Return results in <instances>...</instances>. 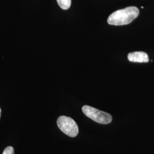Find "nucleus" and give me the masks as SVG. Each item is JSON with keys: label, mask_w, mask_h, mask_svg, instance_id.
Segmentation results:
<instances>
[{"label": "nucleus", "mask_w": 154, "mask_h": 154, "mask_svg": "<svg viewBox=\"0 0 154 154\" xmlns=\"http://www.w3.org/2000/svg\"><path fill=\"white\" fill-rule=\"evenodd\" d=\"M141 8H142V9H143V8H144V7H143V6H141Z\"/></svg>", "instance_id": "7"}, {"label": "nucleus", "mask_w": 154, "mask_h": 154, "mask_svg": "<svg viewBox=\"0 0 154 154\" xmlns=\"http://www.w3.org/2000/svg\"><path fill=\"white\" fill-rule=\"evenodd\" d=\"M58 5L63 10L69 9L72 4V0H57Z\"/></svg>", "instance_id": "5"}, {"label": "nucleus", "mask_w": 154, "mask_h": 154, "mask_svg": "<svg viewBox=\"0 0 154 154\" xmlns=\"http://www.w3.org/2000/svg\"><path fill=\"white\" fill-rule=\"evenodd\" d=\"M0 115H1V109H0Z\"/></svg>", "instance_id": "8"}, {"label": "nucleus", "mask_w": 154, "mask_h": 154, "mask_svg": "<svg viewBox=\"0 0 154 154\" xmlns=\"http://www.w3.org/2000/svg\"><path fill=\"white\" fill-rule=\"evenodd\" d=\"M128 60L132 62L147 63L149 61V55L143 51H134L128 54Z\"/></svg>", "instance_id": "4"}, {"label": "nucleus", "mask_w": 154, "mask_h": 154, "mask_svg": "<svg viewBox=\"0 0 154 154\" xmlns=\"http://www.w3.org/2000/svg\"><path fill=\"white\" fill-rule=\"evenodd\" d=\"M57 123L61 131L70 137H75L79 132L76 122L70 117L61 116L58 118Z\"/></svg>", "instance_id": "3"}, {"label": "nucleus", "mask_w": 154, "mask_h": 154, "mask_svg": "<svg viewBox=\"0 0 154 154\" xmlns=\"http://www.w3.org/2000/svg\"><path fill=\"white\" fill-rule=\"evenodd\" d=\"M2 154H14V150L13 147L11 146L7 147L4 150Z\"/></svg>", "instance_id": "6"}, {"label": "nucleus", "mask_w": 154, "mask_h": 154, "mask_svg": "<svg viewBox=\"0 0 154 154\" xmlns=\"http://www.w3.org/2000/svg\"><path fill=\"white\" fill-rule=\"evenodd\" d=\"M82 110L85 116L98 123L106 125L112 121V116L109 113L98 110L93 107L85 105L83 106Z\"/></svg>", "instance_id": "2"}, {"label": "nucleus", "mask_w": 154, "mask_h": 154, "mask_svg": "<svg viewBox=\"0 0 154 154\" xmlns=\"http://www.w3.org/2000/svg\"><path fill=\"white\" fill-rule=\"evenodd\" d=\"M139 10L135 6H130L119 9L111 13L107 18V22L111 25L122 26L128 25L137 18Z\"/></svg>", "instance_id": "1"}]
</instances>
